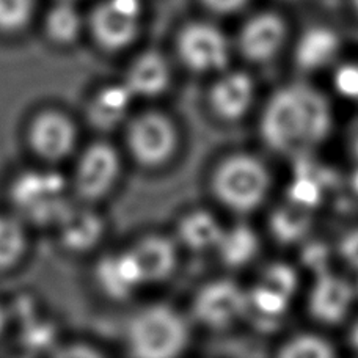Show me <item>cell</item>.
Here are the masks:
<instances>
[{
    "mask_svg": "<svg viewBox=\"0 0 358 358\" xmlns=\"http://www.w3.org/2000/svg\"><path fill=\"white\" fill-rule=\"evenodd\" d=\"M352 5H354V8H355V11L358 13V0H352Z\"/></svg>",
    "mask_w": 358,
    "mask_h": 358,
    "instance_id": "obj_38",
    "label": "cell"
},
{
    "mask_svg": "<svg viewBox=\"0 0 358 358\" xmlns=\"http://www.w3.org/2000/svg\"><path fill=\"white\" fill-rule=\"evenodd\" d=\"M350 185H352L354 192H355V194L358 195V169L354 171L352 178H350Z\"/></svg>",
    "mask_w": 358,
    "mask_h": 358,
    "instance_id": "obj_36",
    "label": "cell"
},
{
    "mask_svg": "<svg viewBox=\"0 0 358 358\" xmlns=\"http://www.w3.org/2000/svg\"><path fill=\"white\" fill-rule=\"evenodd\" d=\"M96 280L108 297L124 300L132 297L145 285L136 258L131 250L102 258L96 267Z\"/></svg>",
    "mask_w": 358,
    "mask_h": 358,
    "instance_id": "obj_14",
    "label": "cell"
},
{
    "mask_svg": "<svg viewBox=\"0 0 358 358\" xmlns=\"http://www.w3.org/2000/svg\"><path fill=\"white\" fill-rule=\"evenodd\" d=\"M25 231L15 217L0 215V271L15 266L25 250Z\"/></svg>",
    "mask_w": 358,
    "mask_h": 358,
    "instance_id": "obj_24",
    "label": "cell"
},
{
    "mask_svg": "<svg viewBox=\"0 0 358 358\" xmlns=\"http://www.w3.org/2000/svg\"><path fill=\"white\" fill-rule=\"evenodd\" d=\"M131 252L146 283H161L173 273L178 263L175 242L165 236L152 234L137 242Z\"/></svg>",
    "mask_w": 358,
    "mask_h": 358,
    "instance_id": "obj_15",
    "label": "cell"
},
{
    "mask_svg": "<svg viewBox=\"0 0 358 358\" xmlns=\"http://www.w3.org/2000/svg\"><path fill=\"white\" fill-rule=\"evenodd\" d=\"M338 253L344 263L358 272V228L350 229L343 236L338 245Z\"/></svg>",
    "mask_w": 358,
    "mask_h": 358,
    "instance_id": "obj_31",
    "label": "cell"
},
{
    "mask_svg": "<svg viewBox=\"0 0 358 358\" xmlns=\"http://www.w3.org/2000/svg\"><path fill=\"white\" fill-rule=\"evenodd\" d=\"M78 138L73 121L63 113L43 112L30 126V146L38 156L49 162H60L71 155Z\"/></svg>",
    "mask_w": 358,
    "mask_h": 358,
    "instance_id": "obj_11",
    "label": "cell"
},
{
    "mask_svg": "<svg viewBox=\"0 0 358 358\" xmlns=\"http://www.w3.org/2000/svg\"><path fill=\"white\" fill-rule=\"evenodd\" d=\"M178 54L195 73L225 71L231 57L225 35L208 22L185 25L178 36Z\"/></svg>",
    "mask_w": 358,
    "mask_h": 358,
    "instance_id": "obj_7",
    "label": "cell"
},
{
    "mask_svg": "<svg viewBox=\"0 0 358 358\" xmlns=\"http://www.w3.org/2000/svg\"><path fill=\"white\" fill-rule=\"evenodd\" d=\"M277 355L283 358H330L335 357V348L322 336L297 335L281 344Z\"/></svg>",
    "mask_w": 358,
    "mask_h": 358,
    "instance_id": "obj_25",
    "label": "cell"
},
{
    "mask_svg": "<svg viewBox=\"0 0 358 358\" xmlns=\"http://www.w3.org/2000/svg\"><path fill=\"white\" fill-rule=\"evenodd\" d=\"M248 310V294L228 280L210 281L198 291L194 316L209 329H227Z\"/></svg>",
    "mask_w": 358,
    "mask_h": 358,
    "instance_id": "obj_8",
    "label": "cell"
},
{
    "mask_svg": "<svg viewBox=\"0 0 358 358\" xmlns=\"http://www.w3.org/2000/svg\"><path fill=\"white\" fill-rule=\"evenodd\" d=\"M261 283L271 286L272 289L285 294L286 297L291 299L297 291L299 277L294 267L285 263H275L266 268Z\"/></svg>",
    "mask_w": 358,
    "mask_h": 358,
    "instance_id": "obj_29",
    "label": "cell"
},
{
    "mask_svg": "<svg viewBox=\"0 0 358 358\" xmlns=\"http://www.w3.org/2000/svg\"><path fill=\"white\" fill-rule=\"evenodd\" d=\"M176 143L175 124L162 113L138 115L127 129V148L143 167H159L167 162L173 156Z\"/></svg>",
    "mask_w": 358,
    "mask_h": 358,
    "instance_id": "obj_6",
    "label": "cell"
},
{
    "mask_svg": "<svg viewBox=\"0 0 358 358\" xmlns=\"http://www.w3.org/2000/svg\"><path fill=\"white\" fill-rule=\"evenodd\" d=\"M170 80L167 60L157 52H145L131 65L124 85L134 98H155L169 88Z\"/></svg>",
    "mask_w": 358,
    "mask_h": 358,
    "instance_id": "obj_16",
    "label": "cell"
},
{
    "mask_svg": "<svg viewBox=\"0 0 358 358\" xmlns=\"http://www.w3.org/2000/svg\"><path fill=\"white\" fill-rule=\"evenodd\" d=\"M215 250L219 252L225 266L233 268L244 267L252 263L259 252L258 234L250 227L236 225L223 231Z\"/></svg>",
    "mask_w": 358,
    "mask_h": 358,
    "instance_id": "obj_20",
    "label": "cell"
},
{
    "mask_svg": "<svg viewBox=\"0 0 358 358\" xmlns=\"http://www.w3.org/2000/svg\"><path fill=\"white\" fill-rule=\"evenodd\" d=\"M35 10V0H0V31L15 34L27 27Z\"/></svg>",
    "mask_w": 358,
    "mask_h": 358,
    "instance_id": "obj_28",
    "label": "cell"
},
{
    "mask_svg": "<svg viewBox=\"0 0 358 358\" xmlns=\"http://www.w3.org/2000/svg\"><path fill=\"white\" fill-rule=\"evenodd\" d=\"M129 346L137 357L171 358L187 346L189 329L178 311L167 305H152L131 321Z\"/></svg>",
    "mask_w": 358,
    "mask_h": 358,
    "instance_id": "obj_3",
    "label": "cell"
},
{
    "mask_svg": "<svg viewBox=\"0 0 358 358\" xmlns=\"http://www.w3.org/2000/svg\"><path fill=\"white\" fill-rule=\"evenodd\" d=\"M142 11V0H102L90 16L94 41L113 52L126 49L138 35Z\"/></svg>",
    "mask_w": 358,
    "mask_h": 358,
    "instance_id": "obj_5",
    "label": "cell"
},
{
    "mask_svg": "<svg viewBox=\"0 0 358 358\" xmlns=\"http://www.w3.org/2000/svg\"><path fill=\"white\" fill-rule=\"evenodd\" d=\"M62 241L74 252H85L92 248L102 236V222L90 210L69 209L59 222Z\"/></svg>",
    "mask_w": 358,
    "mask_h": 358,
    "instance_id": "obj_19",
    "label": "cell"
},
{
    "mask_svg": "<svg viewBox=\"0 0 358 358\" xmlns=\"http://www.w3.org/2000/svg\"><path fill=\"white\" fill-rule=\"evenodd\" d=\"M350 344L355 350H358V322L352 327V331H350Z\"/></svg>",
    "mask_w": 358,
    "mask_h": 358,
    "instance_id": "obj_35",
    "label": "cell"
},
{
    "mask_svg": "<svg viewBox=\"0 0 358 358\" xmlns=\"http://www.w3.org/2000/svg\"><path fill=\"white\" fill-rule=\"evenodd\" d=\"M13 201L25 219L36 223H59L69 206L65 184L52 173H25L13 187Z\"/></svg>",
    "mask_w": 358,
    "mask_h": 358,
    "instance_id": "obj_4",
    "label": "cell"
},
{
    "mask_svg": "<svg viewBox=\"0 0 358 358\" xmlns=\"http://www.w3.org/2000/svg\"><path fill=\"white\" fill-rule=\"evenodd\" d=\"M340 38L331 29L311 27L300 36L296 48V63L303 71L327 66L340 50Z\"/></svg>",
    "mask_w": 358,
    "mask_h": 358,
    "instance_id": "obj_17",
    "label": "cell"
},
{
    "mask_svg": "<svg viewBox=\"0 0 358 358\" xmlns=\"http://www.w3.org/2000/svg\"><path fill=\"white\" fill-rule=\"evenodd\" d=\"M331 126L334 112L322 93L306 85H289L267 101L259 132L271 150L296 152L321 143Z\"/></svg>",
    "mask_w": 358,
    "mask_h": 358,
    "instance_id": "obj_1",
    "label": "cell"
},
{
    "mask_svg": "<svg viewBox=\"0 0 358 358\" xmlns=\"http://www.w3.org/2000/svg\"><path fill=\"white\" fill-rule=\"evenodd\" d=\"M313 227L311 209L287 203L277 208L268 219V228L280 244L291 245L303 241Z\"/></svg>",
    "mask_w": 358,
    "mask_h": 358,
    "instance_id": "obj_22",
    "label": "cell"
},
{
    "mask_svg": "<svg viewBox=\"0 0 358 358\" xmlns=\"http://www.w3.org/2000/svg\"><path fill=\"white\" fill-rule=\"evenodd\" d=\"M225 229L213 214L206 210H195L185 215L179 223L178 234L182 244L195 252L215 248Z\"/></svg>",
    "mask_w": 358,
    "mask_h": 358,
    "instance_id": "obj_21",
    "label": "cell"
},
{
    "mask_svg": "<svg viewBox=\"0 0 358 358\" xmlns=\"http://www.w3.org/2000/svg\"><path fill=\"white\" fill-rule=\"evenodd\" d=\"M354 287L346 280L329 271L319 272L310 292L308 308L311 316L324 324L341 322L352 306Z\"/></svg>",
    "mask_w": 358,
    "mask_h": 358,
    "instance_id": "obj_12",
    "label": "cell"
},
{
    "mask_svg": "<svg viewBox=\"0 0 358 358\" xmlns=\"http://www.w3.org/2000/svg\"><path fill=\"white\" fill-rule=\"evenodd\" d=\"M217 201L233 213H252L266 201L272 187L267 165L252 155H233L217 165L213 181Z\"/></svg>",
    "mask_w": 358,
    "mask_h": 358,
    "instance_id": "obj_2",
    "label": "cell"
},
{
    "mask_svg": "<svg viewBox=\"0 0 358 358\" xmlns=\"http://www.w3.org/2000/svg\"><path fill=\"white\" fill-rule=\"evenodd\" d=\"M327 250L322 244H313L308 248H306L303 253V261L308 264L311 268H316L317 272H324L327 271L325 268V264H327Z\"/></svg>",
    "mask_w": 358,
    "mask_h": 358,
    "instance_id": "obj_33",
    "label": "cell"
},
{
    "mask_svg": "<svg viewBox=\"0 0 358 358\" xmlns=\"http://www.w3.org/2000/svg\"><path fill=\"white\" fill-rule=\"evenodd\" d=\"M118 176V152L108 143H93L79 159L74 187L85 200H98L113 187Z\"/></svg>",
    "mask_w": 358,
    "mask_h": 358,
    "instance_id": "obj_10",
    "label": "cell"
},
{
    "mask_svg": "<svg viewBox=\"0 0 358 358\" xmlns=\"http://www.w3.org/2000/svg\"><path fill=\"white\" fill-rule=\"evenodd\" d=\"M204 8L215 13V15H233V13L244 8L248 0H201Z\"/></svg>",
    "mask_w": 358,
    "mask_h": 358,
    "instance_id": "obj_32",
    "label": "cell"
},
{
    "mask_svg": "<svg viewBox=\"0 0 358 358\" xmlns=\"http://www.w3.org/2000/svg\"><path fill=\"white\" fill-rule=\"evenodd\" d=\"M287 25L273 11H263L252 16L242 25L238 36V49L247 62L255 65L272 62L285 48Z\"/></svg>",
    "mask_w": 358,
    "mask_h": 358,
    "instance_id": "obj_9",
    "label": "cell"
},
{
    "mask_svg": "<svg viewBox=\"0 0 358 358\" xmlns=\"http://www.w3.org/2000/svg\"><path fill=\"white\" fill-rule=\"evenodd\" d=\"M48 36L57 44H71L80 36L84 19H82L79 10L76 8L71 0H59L52 8L49 10L46 22Z\"/></svg>",
    "mask_w": 358,
    "mask_h": 358,
    "instance_id": "obj_23",
    "label": "cell"
},
{
    "mask_svg": "<svg viewBox=\"0 0 358 358\" xmlns=\"http://www.w3.org/2000/svg\"><path fill=\"white\" fill-rule=\"evenodd\" d=\"M255 99V82L244 71L222 74L209 92V102L217 117L227 121L241 120L250 110Z\"/></svg>",
    "mask_w": 358,
    "mask_h": 358,
    "instance_id": "obj_13",
    "label": "cell"
},
{
    "mask_svg": "<svg viewBox=\"0 0 358 358\" xmlns=\"http://www.w3.org/2000/svg\"><path fill=\"white\" fill-rule=\"evenodd\" d=\"M335 90L343 98L358 99V65H343L336 69L334 78Z\"/></svg>",
    "mask_w": 358,
    "mask_h": 358,
    "instance_id": "obj_30",
    "label": "cell"
},
{
    "mask_svg": "<svg viewBox=\"0 0 358 358\" xmlns=\"http://www.w3.org/2000/svg\"><path fill=\"white\" fill-rule=\"evenodd\" d=\"M71 2H74V0H71Z\"/></svg>",
    "mask_w": 358,
    "mask_h": 358,
    "instance_id": "obj_39",
    "label": "cell"
},
{
    "mask_svg": "<svg viewBox=\"0 0 358 358\" xmlns=\"http://www.w3.org/2000/svg\"><path fill=\"white\" fill-rule=\"evenodd\" d=\"M354 152H355V156H357V159H358V137H357L355 143H354Z\"/></svg>",
    "mask_w": 358,
    "mask_h": 358,
    "instance_id": "obj_37",
    "label": "cell"
},
{
    "mask_svg": "<svg viewBox=\"0 0 358 358\" xmlns=\"http://www.w3.org/2000/svg\"><path fill=\"white\" fill-rule=\"evenodd\" d=\"M287 198L299 206L315 209L324 198L322 184L308 171H299L287 187Z\"/></svg>",
    "mask_w": 358,
    "mask_h": 358,
    "instance_id": "obj_26",
    "label": "cell"
},
{
    "mask_svg": "<svg viewBox=\"0 0 358 358\" xmlns=\"http://www.w3.org/2000/svg\"><path fill=\"white\" fill-rule=\"evenodd\" d=\"M6 322H8V316H6V311L2 305H0V335L3 334V330L6 327Z\"/></svg>",
    "mask_w": 358,
    "mask_h": 358,
    "instance_id": "obj_34",
    "label": "cell"
},
{
    "mask_svg": "<svg viewBox=\"0 0 358 358\" xmlns=\"http://www.w3.org/2000/svg\"><path fill=\"white\" fill-rule=\"evenodd\" d=\"M132 99L134 96L124 84L102 88L90 104V121L98 129H113L126 118Z\"/></svg>",
    "mask_w": 358,
    "mask_h": 358,
    "instance_id": "obj_18",
    "label": "cell"
},
{
    "mask_svg": "<svg viewBox=\"0 0 358 358\" xmlns=\"http://www.w3.org/2000/svg\"><path fill=\"white\" fill-rule=\"evenodd\" d=\"M248 294V308H253L258 311L259 315L266 317L275 319L281 315H285L289 305V297H286L285 294L272 289L271 286L264 283H259L255 287H252Z\"/></svg>",
    "mask_w": 358,
    "mask_h": 358,
    "instance_id": "obj_27",
    "label": "cell"
}]
</instances>
